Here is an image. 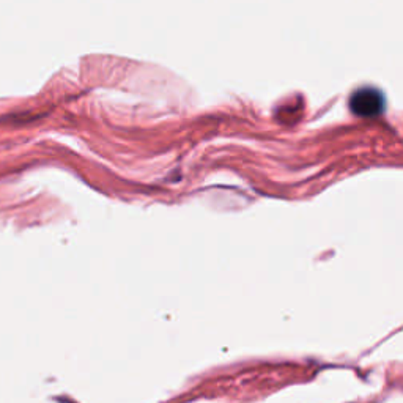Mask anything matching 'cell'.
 <instances>
[{"instance_id": "1", "label": "cell", "mask_w": 403, "mask_h": 403, "mask_svg": "<svg viewBox=\"0 0 403 403\" xmlns=\"http://www.w3.org/2000/svg\"><path fill=\"white\" fill-rule=\"evenodd\" d=\"M384 95L375 87H361L350 96V109L360 117H375L384 110Z\"/></svg>"}]
</instances>
